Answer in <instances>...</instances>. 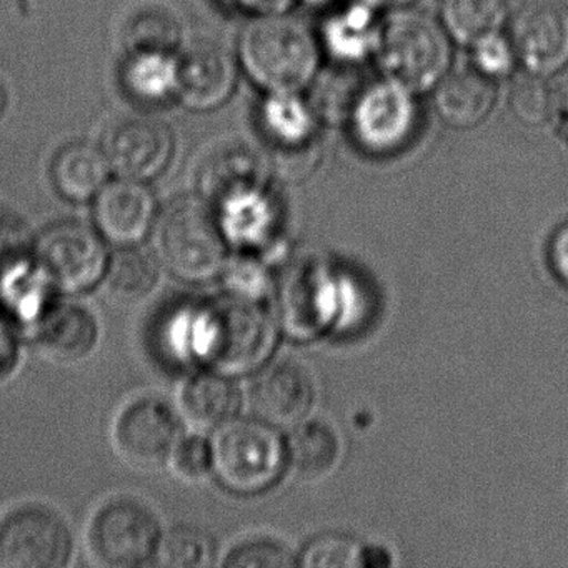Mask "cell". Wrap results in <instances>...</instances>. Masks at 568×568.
Instances as JSON below:
<instances>
[{
    "instance_id": "1",
    "label": "cell",
    "mask_w": 568,
    "mask_h": 568,
    "mask_svg": "<svg viewBox=\"0 0 568 568\" xmlns=\"http://www.w3.org/2000/svg\"><path fill=\"white\" fill-rule=\"evenodd\" d=\"M275 341L277 322L264 302L231 292L175 307L161 328V347L172 362L232 378L261 368Z\"/></svg>"
},
{
    "instance_id": "2",
    "label": "cell",
    "mask_w": 568,
    "mask_h": 568,
    "mask_svg": "<svg viewBox=\"0 0 568 568\" xmlns=\"http://www.w3.org/2000/svg\"><path fill=\"white\" fill-rule=\"evenodd\" d=\"M227 245L217 212L201 195L178 199L159 215L155 254L179 281L204 284L222 275Z\"/></svg>"
},
{
    "instance_id": "3",
    "label": "cell",
    "mask_w": 568,
    "mask_h": 568,
    "mask_svg": "<svg viewBox=\"0 0 568 568\" xmlns=\"http://www.w3.org/2000/svg\"><path fill=\"white\" fill-rule=\"evenodd\" d=\"M241 64L267 92H298L318 69V45L307 26L288 16L262 14L244 29Z\"/></svg>"
},
{
    "instance_id": "4",
    "label": "cell",
    "mask_w": 568,
    "mask_h": 568,
    "mask_svg": "<svg viewBox=\"0 0 568 568\" xmlns=\"http://www.w3.org/2000/svg\"><path fill=\"white\" fill-rule=\"evenodd\" d=\"M212 470L227 490L255 495L268 490L282 477L288 450L277 427L262 418L224 422L211 438Z\"/></svg>"
},
{
    "instance_id": "5",
    "label": "cell",
    "mask_w": 568,
    "mask_h": 568,
    "mask_svg": "<svg viewBox=\"0 0 568 568\" xmlns=\"http://www.w3.org/2000/svg\"><path fill=\"white\" fill-rule=\"evenodd\" d=\"M375 54L387 78L414 92L437 85L452 55L444 29L415 11H397L382 22Z\"/></svg>"
},
{
    "instance_id": "6",
    "label": "cell",
    "mask_w": 568,
    "mask_h": 568,
    "mask_svg": "<svg viewBox=\"0 0 568 568\" xmlns=\"http://www.w3.org/2000/svg\"><path fill=\"white\" fill-rule=\"evenodd\" d=\"M162 534L164 530L154 510L135 498L119 497L95 510L85 541L95 564L141 567L155 558Z\"/></svg>"
},
{
    "instance_id": "7",
    "label": "cell",
    "mask_w": 568,
    "mask_h": 568,
    "mask_svg": "<svg viewBox=\"0 0 568 568\" xmlns=\"http://www.w3.org/2000/svg\"><path fill=\"white\" fill-rule=\"evenodd\" d=\"M32 258L55 291L81 294L104 281L109 257L105 239L82 222H61L45 229L32 245Z\"/></svg>"
},
{
    "instance_id": "8",
    "label": "cell",
    "mask_w": 568,
    "mask_h": 568,
    "mask_svg": "<svg viewBox=\"0 0 568 568\" xmlns=\"http://www.w3.org/2000/svg\"><path fill=\"white\" fill-rule=\"evenodd\" d=\"M71 554V530L51 508L22 505L0 518V567L61 568Z\"/></svg>"
},
{
    "instance_id": "9",
    "label": "cell",
    "mask_w": 568,
    "mask_h": 568,
    "mask_svg": "<svg viewBox=\"0 0 568 568\" xmlns=\"http://www.w3.org/2000/svg\"><path fill=\"white\" fill-rule=\"evenodd\" d=\"M181 437L178 412L152 395L129 402L112 425V444L119 457L142 470H155L168 464Z\"/></svg>"
},
{
    "instance_id": "10",
    "label": "cell",
    "mask_w": 568,
    "mask_h": 568,
    "mask_svg": "<svg viewBox=\"0 0 568 568\" xmlns=\"http://www.w3.org/2000/svg\"><path fill=\"white\" fill-rule=\"evenodd\" d=\"M352 128L362 148L375 154L397 151L414 134V91L387 78L364 89L352 108Z\"/></svg>"
},
{
    "instance_id": "11",
    "label": "cell",
    "mask_w": 568,
    "mask_h": 568,
    "mask_svg": "<svg viewBox=\"0 0 568 568\" xmlns=\"http://www.w3.org/2000/svg\"><path fill=\"white\" fill-rule=\"evenodd\" d=\"M515 54L531 74L550 78L568 65V6L531 0L511 24Z\"/></svg>"
},
{
    "instance_id": "12",
    "label": "cell",
    "mask_w": 568,
    "mask_h": 568,
    "mask_svg": "<svg viewBox=\"0 0 568 568\" xmlns=\"http://www.w3.org/2000/svg\"><path fill=\"white\" fill-rule=\"evenodd\" d=\"M174 135L154 118H125L115 122L104 139V154L112 171L122 179L151 181L171 161Z\"/></svg>"
},
{
    "instance_id": "13",
    "label": "cell",
    "mask_w": 568,
    "mask_h": 568,
    "mask_svg": "<svg viewBox=\"0 0 568 568\" xmlns=\"http://www.w3.org/2000/svg\"><path fill=\"white\" fill-rule=\"evenodd\" d=\"M334 281L314 262L292 265L278 288V317L291 337L311 338L327 327L334 305Z\"/></svg>"
},
{
    "instance_id": "14",
    "label": "cell",
    "mask_w": 568,
    "mask_h": 568,
    "mask_svg": "<svg viewBox=\"0 0 568 568\" xmlns=\"http://www.w3.org/2000/svg\"><path fill=\"white\" fill-rule=\"evenodd\" d=\"M158 221V204L151 189L141 181L108 182L94 199L95 229L119 247L141 244Z\"/></svg>"
},
{
    "instance_id": "15",
    "label": "cell",
    "mask_w": 568,
    "mask_h": 568,
    "mask_svg": "<svg viewBox=\"0 0 568 568\" xmlns=\"http://www.w3.org/2000/svg\"><path fill=\"white\" fill-rule=\"evenodd\" d=\"M237 65L214 41H195L179 58L178 98L191 111H212L231 98Z\"/></svg>"
},
{
    "instance_id": "16",
    "label": "cell",
    "mask_w": 568,
    "mask_h": 568,
    "mask_svg": "<svg viewBox=\"0 0 568 568\" xmlns=\"http://www.w3.org/2000/svg\"><path fill=\"white\" fill-rule=\"evenodd\" d=\"M314 400L311 377L295 362H277L262 372L252 388L258 418L274 427H294L304 422Z\"/></svg>"
},
{
    "instance_id": "17",
    "label": "cell",
    "mask_w": 568,
    "mask_h": 568,
    "mask_svg": "<svg viewBox=\"0 0 568 568\" xmlns=\"http://www.w3.org/2000/svg\"><path fill=\"white\" fill-rule=\"evenodd\" d=\"M55 288L34 258L12 257L0 268V314L19 331L34 332L55 302Z\"/></svg>"
},
{
    "instance_id": "18",
    "label": "cell",
    "mask_w": 568,
    "mask_h": 568,
    "mask_svg": "<svg viewBox=\"0 0 568 568\" xmlns=\"http://www.w3.org/2000/svg\"><path fill=\"white\" fill-rule=\"evenodd\" d=\"M264 165L245 142H225L205 159L199 171V195L212 207L252 189L264 187Z\"/></svg>"
},
{
    "instance_id": "19",
    "label": "cell",
    "mask_w": 568,
    "mask_h": 568,
    "mask_svg": "<svg viewBox=\"0 0 568 568\" xmlns=\"http://www.w3.org/2000/svg\"><path fill=\"white\" fill-rule=\"evenodd\" d=\"M32 337L52 361L79 362L94 351L99 327L92 312L82 305L55 302Z\"/></svg>"
},
{
    "instance_id": "20",
    "label": "cell",
    "mask_w": 568,
    "mask_h": 568,
    "mask_svg": "<svg viewBox=\"0 0 568 568\" xmlns=\"http://www.w3.org/2000/svg\"><path fill=\"white\" fill-rule=\"evenodd\" d=\"M241 397L232 377L201 368L184 382L179 392L181 417L195 430L221 427L237 414Z\"/></svg>"
},
{
    "instance_id": "21",
    "label": "cell",
    "mask_w": 568,
    "mask_h": 568,
    "mask_svg": "<svg viewBox=\"0 0 568 568\" xmlns=\"http://www.w3.org/2000/svg\"><path fill=\"white\" fill-rule=\"evenodd\" d=\"M497 99L494 82L477 69H458L437 84L435 108L455 129H471L490 114Z\"/></svg>"
},
{
    "instance_id": "22",
    "label": "cell",
    "mask_w": 568,
    "mask_h": 568,
    "mask_svg": "<svg viewBox=\"0 0 568 568\" xmlns=\"http://www.w3.org/2000/svg\"><path fill=\"white\" fill-rule=\"evenodd\" d=\"M109 171L111 165L104 151L79 142L59 152L52 164V181L68 201L89 202L108 184Z\"/></svg>"
},
{
    "instance_id": "23",
    "label": "cell",
    "mask_w": 568,
    "mask_h": 568,
    "mask_svg": "<svg viewBox=\"0 0 568 568\" xmlns=\"http://www.w3.org/2000/svg\"><path fill=\"white\" fill-rule=\"evenodd\" d=\"M122 82L132 98L159 104L178 95L179 58L168 51L129 52Z\"/></svg>"
},
{
    "instance_id": "24",
    "label": "cell",
    "mask_w": 568,
    "mask_h": 568,
    "mask_svg": "<svg viewBox=\"0 0 568 568\" xmlns=\"http://www.w3.org/2000/svg\"><path fill=\"white\" fill-rule=\"evenodd\" d=\"M262 125L278 148L297 151L314 138L315 119L298 92H268L262 105Z\"/></svg>"
},
{
    "instance_id": "25",
    "label": "cell",
    "mask_w": 568,
    "mask_h": 568,
    "mask_svg": "<svg viewBox=\"0 0 568 568\" xmlns=\"http://www.w3.org/2000/svg\"><path fill=\"white\" fill-rule=\"evenodd\" d=\"M161 262L141 248L122 247L112 255L105 272V291L122 304H138L148 298L161 281Z\"/></svg>"
},
{
    "instance_id": "26",
    "label": "cell",
    "mask_w": 568,
    "mask_h": 568,
    "mask_svg": "<svg viewBox=\"0 0 568 568\" xmlns=\"http://www.w3.org/2000/svg\"><path fill=\"white\" fill-rule=\"evenodd\" d=\"M372 6H352L325 26V44L341 61L355 62L377 49L381 24L375 22Z\"/></svg>"
},
{
    "instance_id": "27",
    "label": "cell",
    "mask_w": 568,
    "mask_h": 568,
    "mask_svg": "<svg viewBox=\"0 0 568 568\" xmlns=\"http://www.w3.org/2000/svg\"><path fill=\"white\" fill-rule=\"evenodd\" d=\"M229 242L254 245L271 229L272 207L264 187L252 189L235 195L214 207Z\"/></svg>"
},
{
    "instance_id": "28",
    "label": "cell",
    "mask_w": 568,
    "mask_h": 568,
    "mask_svg": "<svg viewBox=\"0 0 568 568\" xmlns=\"http://www.w3.org/2000/svg\"><path fill=\"white\" fill-rule=\"evenodd\" d=\"M442 16L455 41L474 45L500 32L507 19V0H445Z\"/></svg>"
},
{
    "instance_id": "29",
    "label": "cell",
    "mask_w": 568,
    "mask_h": 568,
    "mask_svg": "<svg viewBox=\"0 0 568 568\" xmlns=\"http://www.w3.org/2000/svg\"><path fill=\"white\" fill-rule=\"evenodd\" d=\"M288 458L305 477H324L334 470L341 455L337 435L322 420L301 422L291 444Z\"/></svg>"
},
{
    "instance_id": "30",
    "label": "cell",
    "mask_w": 568,
    "mask_h": 568,
    "mask_svg": "<svg viewBox=\"0 0 568 568\" xmlns=\"http://www.w3.org/2000/svg\"><path fill=\"white\" fill-rule=\"evenodd\" d=\"M215 558V544L201 528L174 527L162 534L154 560L161 567H211Z\"/></svg>"
},
{
    "instance_id": "31",
    "label": "cell",
    "mask_w": 568,
    "mask_h": 568,
    "mask_svg": "<svg viewBox=\"0 0 568 568\" xmlns=\"http://www.w3.org/2000/svg\"><path fill=\"white\" fill-rule=\"evenodd\" d=\"M124 41L129 52H174L181 41V28L164 9H142L129 21Z\"/></svg>"
},
{
    "instance_id": "32",
    "label": "cell",
    "mask_w": 568,
    "mask_h": 568,
    "mask_svg": "<svg viewBox=\"0 0 568 568\" xmlns=\"http://www.w3.org/2000/svg\"><path fill=\"white\" fill-rule=\"evenodd\" d=\"M168 465L181 480L191 484L205 480L209 475L214 474L211 440H205L201 435H182L169 457Z\"/></svg>"
},
{
    "instance_id": "33",
    "label": "cell",
    "mask_w": 568,
    "mask_h": 568,
    "mask_svg": "<svg viewBox=\"0 0 568 568\" xmlns=\"http://www.w3.org/2000/svg\"><path fill=\"white\" fill-rule=\"evenodd\" d=\"M365 548L347 537L317 538L298 561L305 567H365Z\"/></svg>"
},
{
    "instance_id": "34",
    "label": "cell",
    "mask_w": 568,
    "mask_h": 568,
    "mask_svg": "<svg viewBox=\"0 0 568 568\" xmlns=\"http://www.w3.org/2000/svg\"><path fill=\"white\" fill-rule=\"evenodd\" d=\"M511 109L525 124H540L550 114V89L540 75H525L518 79L511 89Z\"/></svg>"
},
{
    "instance_id": "35",
    "label": "cell",
    "mask_w": 568,
    "mask_h": 568,
    "mask_svg": "<svg viewBox=\"0 0 568 568\" xmlns=\"http://www.w3.org/2000/svg\"><path fill=\"white\" fill-rule=\"evenodd\" d=\"M514 44L505 39L500 32L487 36L474 44V65L481 74L490 79L504 78L514 69Z\"/></svg>"
},
{
    "instance_id": "36",
    "label": "cell",
    "mask_w": 568,
    "mask_h": 568,
    "mask_svg": "<svg viewBox=\"0 0 568 568\" xmlns=\"http://www.w3.org/2000/svg\"><path fill=\"white\" fill-rule=\"evenodd\" d=\"M222 277H224V284L227 285V291L231 294L262 301V295L265 292L264 275L261 274V268L248 258L229 261L222 272Z\"/></svg>"
},
{
    "instance_id": "37",
    "label": "cell",
    "mask_w": 568,
    "mask_h": 568,
    "mask_svg": "<svg viewBox=\"0 0 568 568\" xmlns=\"http://www.w3.org/2000/svg\"><path fill=\"white\" fill-rule=\"evenodd\" d=\"M225 567H291L295 561L284 548L272 544H247L231 551Z\"/></svg>"
},
{
    "instance_id": "38",
    "label": "cell",
    "mask_w": 568,
    "mask_h": 568,
    "mask_svg": "<svg viewBox=\"0 0 568 568\" xmlns=\"http://www.w3.org/2000/svg\"><path fill=\"white\" fill-rule=\"evenodd\" d=\"M19 331L4 314H0V377L8 375L18 364Z\"/></svg>"
},
{
    "instance_id": "39",
    "label": "cell",
    "mask_w": 568,
    "mask_h": 568,
    "mask_svg": "<svg viewBox=\"0 0 568 568\" xmlns=\"http://www.w3.org/2000/svg\"><path fill=\"white\" fill-rule=\"evenodd\" d=\"M551 268L564 284L568 285V224L555 232L548 248Z\"/></svg>"
},
{
    "instance_id": "40",
    "label": "cell",
    "mask_w": 568,
    "mask_h": 568,
    "mask_svg": "<svg viewBox=\"0 0 568 568\" xmlns=\"http://www.w3.org/2000/svg\"><path fill=\"white\" fill-rule=\"evenodd\" d=\"M227 2L241 11L257 12L258 16H262L278 12V9H282L287 0H227Z\"/></svg>"
},
{
    "instance_id": "41",
    "label": "cell",
    "mask_w": 568,
    "mask_h": 568,
    "mask_svg": "<svg viewBox=\"0 0 568 568\" xmlns=\"http://www.w3.org/2000/svg\"><path fill=\"white\" fill-rule=\"evenodd\" d=\"M371 6H400L408 2V0H367Z\"/></svg>"
},
{
    "instance_id": "42",
    "label": "cell",
    "mask_w": 568,
    "mask_h": 568,
    "mask_svg": "<svg viewBox=\"0 0 568 568\" xmlns=\"http://www.w3.org/2000/svg\"><path fill=\"white\" fill-rule=\"evenodd\" d=\"M305 2H308V4L317 6V4H325V2H327V0H305Z\"/></svg>"
}]
</instances>
